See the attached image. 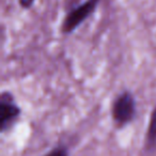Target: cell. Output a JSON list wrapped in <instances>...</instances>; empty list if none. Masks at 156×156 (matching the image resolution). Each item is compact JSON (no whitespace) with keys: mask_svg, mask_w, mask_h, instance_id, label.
<instances>
[{"mask_svg":"<svg viewBox=\"0 0 156 156\" xmlns=\"http://www.w3.org/2000/svg\"><path fill=\"white\" fill-rule=\"evenodd\" d=\"M100 0H87L83 5L71 11L65 17L62 24V31L64 33H69L74 31L83 22H85L98 7Z\"/></svg>","mask_w":156,"mask_h":156,"instance_id":"1","label":"cell"},{"mask_svg":"<svg viewBox=\"0 0 156 156\" xmlns=\"http://www.w3.org/2000/svg\"><path fill=\"white\" fill-rule=\"evenodd\" d=\"M135 112H136V104L132 94L125 92L118 96L112 106V117L115 123L119 125H125L129 123L134 119Z\"/></svg>","mask_w":156,"mask_h":156,"instance_id":"2","label":"cell"},{"mask_svg":"<svg viewBox=\"0 0 156 156\" xmlns=\"http://www.w3.org/2000/svg\"><path fill=\"white\" fill-rule=\"evenodd\" d=\"M20 108L12 101H9V98L5 101L2 96L0 102V128L2 132L20 115Z\"/></svg>","mask_w":156,"mask_h":156,"instance_id":"3","label":"cell"},{"mask_svg":"<svg viewBox=\"0 0 156 156\" xmlns=\"http://www.w3.org/2000/svg\"><path fill=\"white\" fill-rule=\"evenodd\" d=\"M147 147L155 149L156 147V107L150 118V123L147 132Z\"/></svg>","mask_w":156,"mask_h":156,"instance_id":"4","label":"cell"},{"mask_svg":"<svg viewBox=\"0 0 156 156\" xmlns=\"http://www.w3.org/2000/svg\"><path fill=\"white\" fill-rule=\"evenodd\" d=\"M46 156H69V153L64 147H56L52 151H50Z\"/></svg>","mask_w":156,"mask_h":156,"instance_id":"5","label":"cell"},{"mask_svg":"<svg viewBox=\"0 0 156 156\" xmlns=\"http://www.w3.org/2000/svg\"><path fill=\"white\" fill-rule=\"evenodd\" d=\"M34 0H20V7H23L24 9H27V8H30L31 5H33Z\"/></svg>","mask_w":156,"mask_h":156,"instance_id":"6","label":"cell"}]
</instances>
